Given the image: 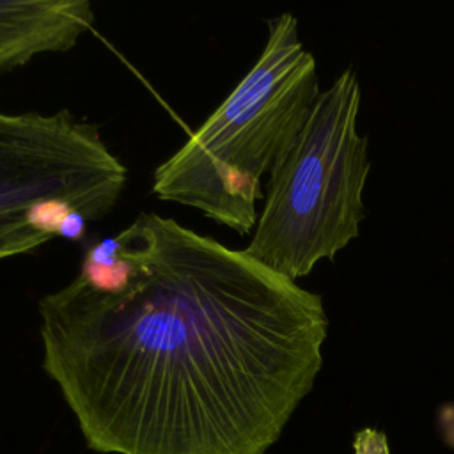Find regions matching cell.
Returning <instances> with one entry per match:
<instances>
[{"label":"cell","mask_w":454,"mask_h":454,"mask_svg":"<svg viewBox=\"0 0 454 454\" xmlns=\"http://www.w3.org/2000/svg\"><path fill=\"white\" fill-rule=\"evenodd\" d=\"M43 369L103 454H266L323 367L319 294L153 211L37 301Z\"/></svg>","instance_id":"6da1fadb"},{"label":"cell","mask_w":454,"mask_h":454,"mask_svg":"<svg viewBox=\"0 0 454 454\" xmlns=\"http://www.w3.org/2000/svg\"><path fill=\"white\" fill-rule=\"evenodd\" d=\"M319 92L316 59L300 39L298 20L282 12L268 21L266 44L250 71L154 168L153 193L239 236L254 232L262 176L284 158Z\"/></svg>","instance_id":"7a4b0ae2"},{"label":"cell","mask_w":454,"mask_h":454,"mask_svg":"<svg viewBox=\"0 0 454 454\" xmlns=\"http://www.w3.org/2000/svg\"><path fill=\"white\" fill-rule=\"evenodd\" d=\"M362 90L342 71L314 101L294 142L271 170L250 257L298 280L333 259L360 234L369 140L358 131Z\"/></svg>","instance_id":"3957f363"},{"label":"cell","mask_w":454,"mask_h":454,"mask_svg":"<svg viewBox=\"0 0 454 454\" xmlns=\"http://www.w3.org/2000/svg\"><path fill=\"white\" fill-rule=\"evenodd\" d=\"M128 167L99 128L67 108L0 110V261L55 238L82 241L121 200Z\"/></svg>","instance_id":"277c9868"},{"label":"cell","mask_w":454,"mask_h":454,"mask_svg":"<svg viewBox=\"0 0 454 454\" xmlns=\"http://www.w3.org/2000/svg\"><path fill=\"white\" fill-rule=\"evenodd\" d=\"M94 20L87 0H0V74L35 57L69 51Z\"/></svg>","instance_id":"5b68a950"},{"label":"cell","mask_w":454,"mask_h":454,"mask_svg":"<svg viewBox=\"0 0 454 454\" xmlns=\"http://www.w3.org/2000/svg\"><path fill=\"white\" fill-rule=\"evenodd\" d=\"M355 454H390L387 434L376 427H364L355 434Z\"/></svg>","instance_id":"8992f818"},{"label":"cell","mask_w":454,"mask_h":454,"mask_svg":"<svg viewBox=\"0 0 454 454\" xmlns=\"http://www.w3.org/2000/svg\"><path fill=\"white\" fill-rule=\"evenodd\" d=\"M440 426L443 431V438L449 445L454 447V408L447 406L440 413Z\"/></svg>","instance_id":"52a82bcc"}]
</instances>
